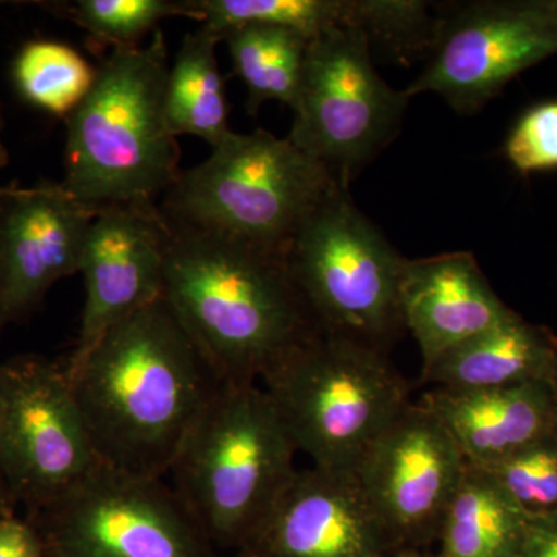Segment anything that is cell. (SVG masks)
Segmentation results:
<instances>
[{
	"instance_id": "1",
	"label": "cell",
	"mask_w": 557,
	"mask_h": 557,
	"mask_svg": "<svg viewBox=\"0 0 557 557\" xmlns=\"http://www.w3.org/2000/svg\"><path fill=\"white\" fill-rule=\"evenodd\" d=\"M65 373L101 463L146 479L166 478L222 384L163 298L110 329Z\"/></svg>"
},
{
	"instance_id": "2",
	"label": "cell",
	"mask_w": 557,
	"mask_h": 557,
	"mask_svg": "<svg viewBox=\"0 0 557 557\" xmlns=\"http://www.w3.org/2000/svg\"><path fill=\"white\" fill-rule=\"evenodd\" d=\"M166 222L161 298L220 383H258L322 332L285 251Z\"/></svg>"
},
{
	"instance_id": "3",
	"label": "cell",
	"mask_w": 557,
	"mask_h": 557,
	"mask_svg": "<svg viewBox=\"0 0 557 557\" xmlns=\"http://www.w3.org/2000/svg\"><path fill=\"white\" fill-rule=\"evenodd\" d=\"M166 40L113 49L67 116L62 188L94 207L156 203L178 178L180 148L166 116Z\"/></svg>"
},
{
	"instance_id": "4",
	"label": "cell",
	"mask_w": 557,
	"mask_h": 557,
	"mask_svg": "<svg viewBox=\"0 0 557 557\" xmlns=\"http://www.w3.org/2000/svg\"><path fill=\"white\" fill-rule=\"evenodd\" d=\"M276 406L258 383H222L168 475L219 553H237L269 518L298 469Z\"/></svg>"
},
{
	"instance_id": "5",
	"label": "cell",
	"mask_w": 557,
	"mask_h": 557,
	"mask_svg": "<svg viewBox=\"0 0 557 557\" xmlns=\"http://www.w3.org/2000/svg\"><path fill=\"white\" fill-rule=\"evenodd\" d=\"M289 437L313 467L355 471L409 405L410 387L387 354L319 332L262 380Z\"/></svg>"
},
{
	"instance_id": "6",
	"label": "cell",
	"mask_w": 557,
	"mask_h": 557,
	"mask_svg": "<svg viewBox=\"0 0 557 557\" xmlns=\"http://www.w3.org/2000/svg\"><path fill=\"white\" fill-rule=\"evenodd\" d=\"M335 185L289 138L233 131L208 160L180 172L159 207L172 222L287 251L311 209Z\"/></svg>"
},
{
	"instance_id": "7",
	"label": "cell",
	"mask_w": 557,
	"mask_h": 557,
	"mask_svg": "<svg viewBox=\"0 0 557 557\" xmlns=\"http://www.w3.org/2000/svg\"><path fill=\"white\" fill-rule=\"evenodd\" d=\"M285 259L322 332L384 354L405 332L401 282L408 259L359 211L348 188L333 186L311 209Z\"/></svg>"
},
{
	"instance_id": "8",
	"label": "cell",
	"mask_w": 557,
	"mask_h": 557,
	"mask_svg": "<svg viewBox=\"0 0 557 557\" xmlns=\"http://www.w3.org/2000/svg\"><path fill=\"white\" fill-rule=\"evenodd\" d=\"M370 40L333 28L310 40L288 138L344 188L397 137L408 94L381 78Z\"/></svg>"
},
{
	"instance_id": "9",
	"label": "cell",
	"mask_w": 557,
	"mask_h": 557,
	"mask_svg": "<svg viewBox=\"0 0 557 557\" xmlns=\"http://www.w3.org/2000/svg\"><path fill=\"white\" fill-rule=\"evenodd\" d=\"M47 557H218L163 479L100 465L57 500L25 516Z\"/></svg>"
},
{
	"instance_id": "10",
	"label": "cell",
	"mask_w": 557,
	"mask_h": 557,
	"mask_svg": "<svg viewBox=\"0 0 557 557\" xmlns=\"http://www.w3.org/2000/svg\"><path fill=\"white\" fill-rule=\"evenodd\" d=\"M64 364L40 355L2 362L0 475L30 516L100 467Z\"/></svg>"
},
{
	"instance_id": "11",
	"label": "cell",
	"mask_w": 557,
	"mask_h": 557,
	"mask_svg": "<svg viewBox=\"0 0 557 557\" xmlns=\"http://www.w3.org/2000/svg\"><path fill=\"white\" fill-rule=\"evenodd\" d=\"M557 53V24L547 0L479 2L442 21L431 61L406 89L437 94L460 113H474L509 81Z\"/></svg>"
},
{
	"instance_id": "12",
	"label": "cell",
	"mask_w": 557,
	"mask_h": 557,
	"mask_svg": "<svg viewBox=\"0 0 557 557\" xmlns=\"http://www.w3.org/2000/svg\"><path fill=\"white\" fill-rule=\"evenodd\" d=\"M468 463L423 405H409L366 450L357 478L395 549L437 541Z\"/></svg>"
},
{
	"instance_id": "13",
	"label": "cell",
	"mask_w": 557,
	"mask_h": 557,
	"mask_svg": "<svg viewBox=\"0 0 557 557\" xmlns=\"http://www.w3.org/2000/svg\"><path fill=\"white\" fill-rule=\"evenodd\" d=\"M170 225L157 203L110 205L91 222L79 273L86 300L65 368L131 314L161 298Z\"/></svg>"
},
{
	"instance_id": "14",
	"label": "cell",
	"mask_w": 557,
	"mask_h": 557,
	"mask_svg": "<svg viewBox=\"0 0 557 557\" xmlns=\"http://www.w3.org/2000/svg\"><path fill=\"white\" fill-rule=\"evenodd\" d=\"M101 208L61 183L10 186L0 258V335L35 313L62 278L79 273L84 244Z\"/></svg>"
},
{
	"instance_id": "15",
	"label": "cell",
	"mask_w": 557,
	"mask_h": 557,
	"mask_svg": "<svg viewBox=\"0 0 557 557\" xmlns=\"http://www.w3.org/2000/svg\"><path fill=\"white\" fill-rule=\"evenodd\" d=\"M395 552L355 471L296 472L240 552L251 557H386Z\"/></svg>"
},
{
	"instance_id": "16",
	"label": "cell",
	"mask_w": 557,
	"mask_h": 557,
	"mask_svg": "<svg viewBox=\"0 0 557 557\" xmlns=\"http://www.w3.org/2000/svg\"><path fill=\"white\" fill-rule=\"evenodd\" d=\"M401 311L423 358V372L437 359L515 318L498 298L471 252H445L406 262Z\"/></svg>"
},
{
	"instance_id": "17",
	"label": "cell",
	"mask_w": 557,
	"mask_h": 557,
	"mask_svg": "<svg viewBox=\"0 0 557 557\" xmlns=\"http://www.w3.org/2000/svg\"><path fill=\"white\" fill-rule=\"evenodd\" d=\"M448 429L468 465L487 468L556 431L552 384L450 391L421 399Z\"/></svg>"
},
{
	"instance_id": "18",
	"label": "cell",
	"mask_w": 557,
	"mask_h": 557,
	"mask_svg": "<svg viewBox=\"0 0 557 557\" xmlns=\"http://www.w3.org/2000/svg\"><path fill=\"white\" fill-rule=\"evenodd\" d=\"M556 379V336L520 314L453 348L423 372L424 383L450 391L553 386Z\"/></svg>"
},
{
	"instance_id": "19",
	"label": "cell",
	"mask_w": 557,
	"mask_h": 557,
	"mask_svg": "<svg viewBox=\"0 0 557 557\" xmlns=\"http://www.w3.org/2000/svg\"><path fill=\"white\" fill-rule=\"evenodd\" d=\"M528 518L483 469L468 465L438 531L440 557H515Z\"/></svg>"
},
{
	"instance_id": "20",
	"label": "cell",
	"mask_w": 557,
	"mask_h": 557,
	"mask_svg": "<svg viewBox=\"0 0 557 557\" xmlns=\"http://www.w3.org/2000/svg\"><path fill=\"white\" fill-rule=\"evenodd\" d=\"M222 38L200 24L183 39L166 83V116L172 134L194 135L215 148L231 134L225 81L215 47Z\"/></svg>"
},
{
	"instance_id": "21",
	"label": "cell",
	"mask_w": 557,
	"mask_h": 557,
	"mask_svg": "<svg viewBox=\"0 0 557 557\" xmlns=\"http://www.w3.org/2000/svg\"><path fill=\"white\" fill-rule=\"evenodd\" d=\"M310 40L271 25H244L223 35L234 72L247 86L249 112L271 100L295 108Z\"/></svg>"
},
{
	"instance_id": "22",
	"label": "cell",
	"mask_w": 557,
	"mask_h": 557,
	"mask_svg": "<svg viewBox=\"0 0 557 557\" xmlns=\"http://www.w3.org/2000/svg\"><path fill=\"white\" fill-rule=\"evenodd\" d=\"M200 24L223 35L244 25H271L313 39L333 28L359 30L362 0H193Z\"/></svg>"
},
{
	"instance_id": "23",
	"label": "cell",
	"mask_w": 557,
	"mask_h": 557,
	"mask_svg": "<svg viewBox=\"0 0 557 557\" xmlns=\"http://www.w3.org/2000/svg\"><path fill=\"white\" fill-rule=\"evenodd\" d=\"M13 76L25 100L67 119L89 94L97 69L67 44L32 40L17 53Z\"/></svg>"
},
{
	"instance_id": "24",
	"label": "cell",
	"mask_w": 557,
	"mask_h": 557,
	"mask_svg": "<svg viewBox=\"0 0 557 557\" xmlns=\"http://www.w3.org/2000/svg\"><path fill=\"white\" fill-rule=\"evenodd\" d=\"M46 7L86 30L90 46L98 51L106 47H135L166 17L186 16L201 22L193 0H75Z\"/></svg>"
},
{
	"instance_id": "25",
	"label": "cell",
	"mask_w": 557,
	"mask_h": 557,
	"mask_svg": "<svg viewBox=\"0 0 557 557\" xmlns=\"http://www.w3.org/2000/svg\"><path fill=\"white\" fill-rule=\"evenodd\" d=\"M480 469L530 518L557 512V429L504 460Z\"/></svg>"
},
{
	"instance_id": "26",
	"label": "cell",
	"mask_w": 557,
	"mask_h": 557,
	"mask_svg": "<svg viewBox=\"0 0 557 557\" xmlns=\"http://www.w3.org/2000/svg\"><path fill=\"white\" fill-rule=\"evenodd\" d=\"M505 156L523 175L557 170V101L528 109L509 132Z\"/></svg>"
},
{
	"instance_id": "27",
	"label": "cell",
	"mask_w": 557,
	"mask_h": 557,
	"mask_svg": "<svg viewBox=\"0 0 557 557\" xmlns=\"http://www.w3.org/2000/svg\"><path fill=\"white\" fill-rule=\"evenodd\" d=\"M0 557H47L39 531L25 516L0 519Z\"/></svg>"
},
{
	"instance_id": "28",
	"label": "cell",
	"mask_w": 557,
	"mask_h": 557,
	"mask_svg": "<svg viewBox=\"0 0 557 557\" xmlns=\"http://www.w3.org/2000/svg\"><path fill=\"white\" fill-rule=\"evenodd\" d=\"M515 557H557V512L528 518Z\"/></svg>"
},
{
	"instance_id": "29",
	"label": "cell",
	"mask_w": 557,
	"mask_h": 557,
	"mask_svg": "<svg viewBox=\"0 0 557 557\" xmlns=\"http://www.w3.org/2000/svg\"><path fill=\"white\" fill-rule=\"evenodd\" d=\"M10 186L0 188V258H2L3 223H5L7 208H9Z\"/></svg>"
},
{
	"instance_id": "30",
	"label": "cell",
	"mask_w": 557,
	"mask_h": 557,
	"mask_svg": "<svg viewBox=\"0 0 557 557\" xmlns=\"http://www.w3.org/2000/svg\"><path fill=\"white\" fill-rule=\"evenodd\" d=\"M386 557H440L437 553H426L424 549H416V548H401L395 549L391 555Z\"/></svg>"
},
{
	"instance_id": "31",
	"label": "cell",
	"mask_w": 557,
	"mask_h": 557,
	"mask_svg": "<svg viewBox=\"0 0 557 557\" xmlns=\"http://www.w3.org/2000/svg\"><path fill=\"white\" fill-rule=\"evenodd\" d=\"M0 418H2V362H0ZM0 498L5 500L11 507L9 497H7L5 486H3L2 475H0Z\"/></svg>"
},
{
	"instance_id": "32",
	"label": "cell",
	"mask_w": 557,
	"mask_h": 557,
	"mask_svg": "<svg viewBox=\"0 0 557 557\" xmlns=\"http://www.w3.org/2000/svg\"><path fill=\"white\" fill-rule=\"evenodd\" d=\"M13 512H16V509L11 508L5 500L0 498V519L5 518V516L13 515Z\"/></svg>"
},
{
	"instance_id": "33",
	"label": "cell",
	"mask_w": 557,
	"mask_h": 557,
	"mask_svg": "<svg viewBox=\"0 0 557 557\" xmlns=\"http://www.w3.org/2000/svg\"><path fill=\"white\" fill-rule=\"evenodd\" d=\"M10 156L9 150L5 149V146L0 143V170H2L3 166H5L7 163H9Z\"/></svg>"
},
{
	"instance_id": "34",
	"label": "cell",
	"mask_w": 557,
	"mask_h": 557,
	"mask_svg": "<svg viewBox=\"0 0 557 557\" xmlns=\"http://www.w3.org/2000/svg\"><path fill=\"white\" fill-rule=\"evenodd\" d=\"M549 13L557 24V0H547Z\"/></svg>"
},
{
	"instance_id": "35",
	"label": "cell",
	"mask_w": 557,
	"mask_h": 557,
	"mask_svg": "<svg viewBox=\"0 0 557 557\" xmlns=\"http://www.w3.org/2000/svg\"><path fill=\"white\" fill-rule=\"evenodd\" d=\"M218 557H251L248 555H245V553H220Z\"/></svg>"
},
{
	"instance_id": "36",
	"label": "cell",
	"mask_w": 557,
	"mask_h": 557,
	"mask_svg": "<svg viewBox=\"0 0 557 557\" xmlns=\"http://www.w3.org/2000/svg\"><path fill=\"white\" fill-rule=\"evenodd\" d=\"M553 398H555V409H556V423H557V379L555 383H553Z\"/></svg>"
}]
</instances>
